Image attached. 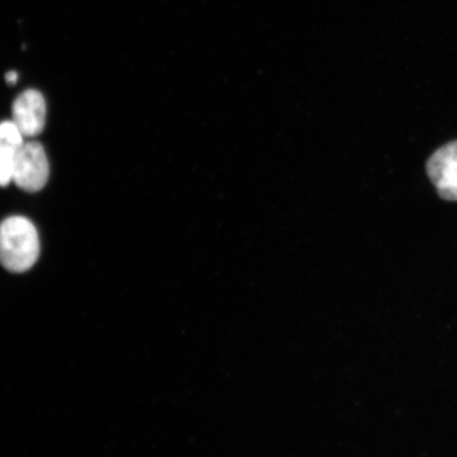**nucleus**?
Returning a JSON list of instances; mask_svg holds the SVG:
<instances>
[{
    "label": "nucleus",
    "mask_w": 457,
    "mask_h": 457,
    "mask_svg": "<svg viewBox=\"0 0 457 457\" xmlns=\"http://www.w3.org/2000/svg\"><path fill=\"white\" fill-rule=\"evenodd\" d=\"M39 255L37 228L22 216H12L0 224V262L5 270L24 272Z\"/></svg>",
    "instance_id": "f257e3e1"
},
{
    "label": "nucleus",
    "mask_w": 457,
    "mask_h": 457,
    "mask_svg": "<svg viewBox=\"0 0 457 457\" xmlns=\"http://www.w3.org/2000/svg\"><path fill=\"white\" fill-rule=\"evenodd\" d=\"M49 162L42 145L24 142L15 159L12 181L27 192H37L47 184Z\"/></svg>",
    "instance_id": "f03ea898"
},
{
    "label": "nucleus",
    "mask_w": 457,
    "mask_h": 457,
    "mask_svg": "<svg viewBox=\"0 0 457 457\" xmlns=\"http://www.w3.org/2000/svg\"><path fill=\"white\" fill-rule=\"evenodd\" d=\"M427 170L439 196L451 202L457 200V141L434 153L428 159Z\"/></svg>",
    "instance_id": "7ed1b4c3"
},
{
    "label": "nucleus",
    "mask_w": 457,
    "mask_h": 457,
    "mask_svg": "<svg viewBox=\"0 0 457 457\" xmlns=\"http://www.w3.org/2000/svg\"><path fill=\"white\" fill-rule=\"evenodd\" d=\"M46 101L37 90L29 89L17 96L12 108L13 123L24 137H36L45 128Z\"/></svg>",
    "instance_id": "20e7f679"
},
{
    "label": "nucleus",
    "mask_w": 457,
    "mask_h": 457,
    "mask_svg": "<svg viewBox=\"0 0 457 457\" xmlns=\"http://www.w3.org/2000/svg\"><path fill=\"white\" fill-rule=\"evenodd\" d=\"M22 145L24 136L13 121L0 123V187L12 181L15 159Z\"/></svg>",
    "instance_id": "39448f33"
},
{
    "label": "nucleus",
    "mask_w": 457,
    "mask_h": 457,
    "mask_svg": "<svg viewBox=\"0 0 457 457\" xmlns=\"http://www.w3.org/2000/svg\"><path fill=\"white\" fill-rule=\"evenodd\" d=\"M5 79H7L9 84H15L17 79H19V74H17L15 71H9L7 74H5Z\"/></svg>",
    "instance_id": "423d86ee"
}]
</instances>
